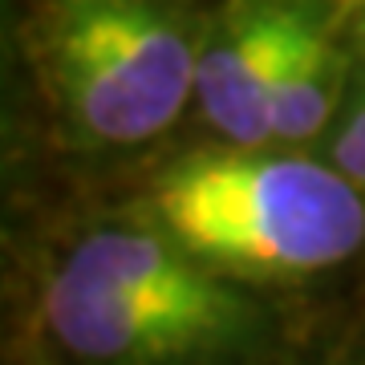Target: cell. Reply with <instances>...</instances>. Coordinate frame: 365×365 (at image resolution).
<instances>
[{"label": "cell", "mask_w": 365, "mask_h": 365, "mask_svg": "<svg viewBox=\"0 0 365 365\" xmlns=\"http://www.w3.org/2000/svg\"><path fill=\"white\" fill-rule=\"evenodd\" d=\"M41 313L90 365H191L260 337V309L158 227H98L61 256Z\"/></svg>", "instance_id": "6da1fadb"}, {"label": "cell", "mask_w": 365, "mask_h": 365, "mask_svg": "<svg viewBox=\"0 0 365 365\" xmlns=\"http://www.w3.org/2000/svg\"><path fill=\"white\" fill-rule=\"evenodd\" d=\"M155 211L211 272L309 276L365 244V199L337 167L244 146L191 150L155 179Z\"/></svg>", "instance_id": "7a4b0ae2"}, {"label": "cell", "mask_w": 365, "mask_h": 365, "mask_svg": "<svg viewBox=\"0 0 365 365\" xmlns=\"http://www.w3.org/2000/svg\"><path fill=\"white\" fill-rule=\"evenodd\" d=\"M199 41L179 0H41L37 61L69 130L138 146L195 98Z\"/></svg>", "instance_id": "3957f363"}, {"label": "cell", "mask_w": 365, "mask_h": 365, "mask_svg": "<svg viewBox=\"0 0 365 365\" xmlns=\"http://www.w3.org/2000/svg\"><path fill=\"white\" fill-rule=\"evenodd\" d=\"M304 0H227L199 41L195 102L232 146L276 138V90Z\"/></svg>", "instance_id": "277c9868"}, {"label": "cell", "mask_w": 365, "mask_h": 365, "mask_svg": "<svg viewBox=\"0 0 365 365\" xmlns=\"http://www.w3.org/2000/svg\"><path fill=\"white\" fill-rule=\"evenodd\" d=\"M353 81V53L341 45L329 0H304L276 90V138L304 143L325 130Z\"/></svg>", "instance_id": "5b68a950"}, {"label": "cell", "mask_w": 365, "mask_h": 365, "mask_svg": "<svg viewBox=\"0 0 365 365\" xmlns=\"http://www.w3.org/2000/svg\"><path fill=\"white\" fill-rule=\"evenodd\" d=\"M333 158H337V170L365 199V66L357 53H353V81L345 93V122L333 143Z\"/></svg>", "instance_id": "8992f818"}, {"label": "cell", "mask_w": 365, "mask_h": 365, "mask_svg": "<svg viewBox=\"0 0 365 365\" xmlns=\"http://www.w3.org/2000/svg\"><path fill=\"white\" fill-rule=\"evenodd\" d=\"M353 53L361 57V66H365V13H361V21H357V29H353Z\"/></svg>", "instance_id": "52a82bcc"}, {"label": "cell", "mask_w": 365, "mask_h": 365, "mask_svg": "<svg viewBox=\"0 0 365 365\" xmlns=\"http://www.w3.org/2000/svg\"><path fill=\"white\" fill-rule=\"evenodd\" d=\"M361 365H365V361H361Z\"/></svg>", "instance_id": "ba28073f"}]
</instances>
